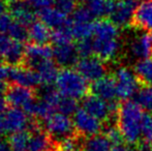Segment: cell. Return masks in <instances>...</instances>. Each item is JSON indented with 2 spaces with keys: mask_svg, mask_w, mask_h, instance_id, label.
I'll list each match as a JSON object with an SVG mask.
<instances>
[{
  "mask_svg": "<svg viewBox=\"0 0 152 151\" xmlns=\"http://www.w3.org/2000/svg\"><path fill=\"white\" fill-rule=\"evenodd\" d=\"M55 6L56 8H58L59 10H61L62 12H64L65 15L74 14V12L76 10L77 6V0H55Z\"/></svg>",
  "mask_w": 152,
  "mask_h": 151,
  "instance_id": "36",
  "label": "cell"
},
{
  "mask_svg": "<svg viewBox=\"0 0 152 151\" xmlns=\"http://www.w3.org/2000/svg\"><path fill=\"white\" fill-rule=\"evenodd\" d=\"M53 58V48L47 44H32L25 49L24 63L27 67L35 69L42 61Z\"/></svg>",
  "mask_w": 152,
  "mask_h": 151,
  "instance_id": "13",
  "label": "cell"
},
{
  "mask_svg": "<svg viewBox=\"0 0 152 151\" xmlns=\"http://www.w3.org/2000/svg\"><path fill=\"white\" fill-rule=\"evenodd\" d=\"M12 65L10 64H0V83H5L7 80H10L12 73Z\"/></svg>",
  "mask_w": 152,
  "mask_h": 151,
  "instance_id": "40",
  "label": "cell"
},
{
  "mask_svg": "<svg viewBox=\"0 0 152 151\" xmlns=\"http://www.w3.org/2000/svg\"><path fill=\"white\" fill-rule=\"evenodd\" d=\"M46 133L55 141H62L66 138L77 135L74 121L69 116L62 113H54L44 122Z\"/></svg>",
  "mask_w": 152,
  "mask_h": 151,
  "instance_id": "3",
  "label": "cell"
},
{
  "mask_svg": "<svg viewBox=\"0 0 152 151\" xmlns=\"http://www.w3.org/2000/svg\"><path fill=\"white\" fill-rule=\"evenodd\" d=\"M143 109L136 101H124L117 112V126L120 129L124 141L128 144L138 145L142 138Z\"/></svg>",
  "mask_w": 152,
  "mask_h": 151,
  "instance_id": "1",
  "label": "cell"
},
{
  "mask_svg": "<svg viewBox=\"0 0 152 151\" xmlns=\"http://www.w3.org/2000/svg\"><path fill=\"white\" fill-rule=\"evenodd\" d=\"M10 150H12V148H10L8 141L0 138V151H10Z\"/></svg>",
  "mask_w": 152,
  "mask_h": 151,
  "instance_id": "42",
  "label": "cell"
},
{
  "mask_svg": "<svg viewBox=\"0 0 152 151\" xmlns=\"http://www.w3.org/2000/svg\"><path fill=\"white\" fill-rule=\"evenodd\" d=\"M111 151H137L136 147H130L128 145H123V144H120V145H115L112 147V150Z\"/></svg>",
  "mask_w": 152,
  "mask_h": 151,
  "instance_id": "41",
  "label": "cell"
},
{
  "mask_svg": "<svg viewBox=\"0 0 152 151\" xmlns=\"http://www.w3.org/2000/svg\"><path fill=\"white\" fill-rule=\"evenodd\" d=\"M136 101L143 110L152 113V85H141L137 92Z\"/></svg>",
  "mask_w": 152,
  "mask_h": 151,
  "instance_id": "28",
  "label": "cell"
},
{
  "mask_svg": "<svg viewBox=\"0 0 152 151\" xmlns=\"http://www.w3.org/2000/svg\"><path fill=\"white\" fill-rule=\"evenodd\" d=\"M80 137H82V136L77 133V135L72 136V137L62 140L57 145V149H58V151H79L80 147L82 146L81 145Z\"/></svg>",
  "mask_w": 152,
  "mask_h": 151,
  "instance_id": "32",
  "label": "cell"
},
{
  "mask_svg": "<svg viewBox=\"0 0 152 151\" xmlns=\"http://www.w3.org/2000/svg\"><path fill=\"white\" fill-rule=\"evenodd\" d=\"M82 104L83 108L88 113H90L95 118L99 119L102 122L109 121L111 117L114 115L111 111L110 105H109L108 101L92 94V93L87 94L85 97H83Z\"/></svg>",
  "mask_w": 152,
  "mask_h": 151,
  "instance_id": "9",
  "label": "cell"
},
{
  "mask_svg": "<svg viewBox=\"0 0 152 151\" xmlns=\"http://www.w3.org/2000/svg\"><path fill=\"white\" fill-rule=\"evenodd\" d=\"M35 71L39 74L42 83L44 85H52L53 83H55L59 74L57 63L54 62L52 59L42 61L36 66Z\"/></svg>",
  "mask_w": 152,
  "mask_h": 151,
  "instance_id": "22",
  "label": "cell"
},
{
  "mask_svg": "<svg viewBox=\"0 0 152 151\" xmlns=\"http://www.w3.org/2000/svg\"><path fill=\"white\" fill-rule=\"evenodd\" d=\"M4 133V126H3V119H2V114H0V135Z\"/></svg>",
  "mask_w": 152,
  "mask_h": 151,
  "instance_id": "44",
  "label": "cell"
},
{
  "mask_svg": "<svg viewBox=\"0 0 152 151\" xmlns=\"http://www.w3.org/2000/svg\"><path fill=\"white\" fill-rule=\"evenodd\" d=\"M130 53L134 57L146 59L152 56V32H144L130 44Z\"/></svg>",
  "mask_w": 152,
  "mask_h": 151,
  "instance_id": "19",
  "label": "cell"
},
{
  "mask_svg": "<svg viewBox=\"0 0 152 151\" xmlns=\"http://www.w3.org/2000/svg\"><path fill=\"white\" fill-rule=\"evenodd\" d=\"M8 35L14 40L24 42L29 38V29H27L25 25L15 21L8 31Z\"/></svg>",
  "mask_w": 152,
  "mask_h": 151,
  "instance_id": "29",
  "label": "cell"
},
{
  "mask_svg": "<svg viewBox=\"0 0 152 151\" xmlns=\"http://www.w3.org/2000/svg\"><path fill=\"white\" fill-rule=\"evenodd\" d=\"M30 133L26 131H20L10 135L8 139V143L10 148L14 151H25L28 148Z\"/></svg>",
  "mask_w": 152,
  "mask_h": 151,
  "instance_id": "27",
  "label": "cell"
},
{
  "mask_svg": "<svg viewBox=\"0 0 152 151\" xmlns=\"http://www.w3.org/2000/svg\"><path fill=\"white\" fill-rule=\"evenodd\" d=\"M79 151H84V150H79Z\"/></svg>",
  "mask_w": 152,
  "mask_h": 151,
  "instance_id": "46",
  "label": "cell"
},
{
  "mask_svg": "<svg viewBox=\"0 0 152 151\" xmlns=\"http://www.w3.org/2000/svg\"><path fill=\"white\" fill-rule=\"evenodd\" d=\"M55 84L57 90L62 95L75 99L85 97L89 90L88 81L77 69H72L69 67L59 71Z\"/></svg>",
  "mask_w": 152,
  "mask_h": 151,
  "instance_id": "2",
  "label": "cell"
},
{
  "mask_svg": "<svg viewBox=\"0 0 152 151\" xmlns=\"http://www.w3.org/2000/svg\"><path fill=\"white\" fill-rule=\"evenodd\" d=\"M120 48L119 37L93 38L94 55L104 62L111 61L117 56Z\"/></svg>",
  "mask_w": 152,
  "mask_h": 151,
  "instance_id": "12",
  "label": "cell"
},
{
  "mask_svg": "<svg viewBox=\"0 0 152 151\" xmlns=\"http://www.w3.org/2000/svg\"><path fill=\"white\" fill-rule=\"evenodd\" d=\"M93 18V15L88 8V6H78L72 14V20L78 23H88L91 22Z\"/></svg>",
  "mask_w": 152,
  "mask_h": 151,
  "instance_id": "34",
  "label": "cell"
},
{
  "mask_svg": "<svg viewBox=\"0 0 152 151\" xmlns=\"http://www.w3.org/2000/svg\"><path fill=\"white\" fill-rule=\"evenodd\" d=\"M14 18L10 14H4L0 16V33L1 34H6L10 31L12 25L14 24Z\"/></svg>",
  "mask_w": 152,
  "mask_h": 151,
  "instance_id": "38",
  "label": "cell"
},
{
  "mask_svg": "<svg viewBox=\"0 0 152 151\" xmlns=\"http://www.w3.org/2000/svg\"><path fill=\"white\" fill-rule=\"evenodd\" d=\"M72 36L70 34L69 30L67 29L66 25L62 28L54 29L52 31V35H51V42H53L54 46H59V44H64L72 42Z\"/></svg>",
  "mask_w": 152,
  "mask_h": 151,
  "instance_id": "30",
  "label": "cell"
},
{
  "mask_svg": "<svg viewBox=\"0 0 152 151\" xmlns=\"http://www.w3.org/2000/svg\"><path fill=\"white\" fill-rule=\"evenodd\" d=\"M79 54L76 46L68 42V44H59L53 48V58L56 61L57 65L62 67H70L76 65L79 61Z\"/></svg>",
  "mask_w": 152,
  "mask_h": 151,
  "instance_id": "15",
  "label": "cell"
},
{
  "mask_svg": "<svg viewBox=\"0 0 152 151\" xmlns=\"http://www.w3.org/2000/svg\"><path fill=\"white\" fill-rule=\"evenodd\" d=\"M27 151H58L52 138L42 128L31 131Z\"/></svg>",
  "mask_w": 152,
  "mask_h": 151,
  "instance_id": "17",
  "label": "cell"
},
{
  "mask_svg": "<svg viewBox=\"0 0 152 151\" xmlns=\"http://www.w3.org/2000/svg\"><path fill=\"white\" fill-rule=\"evenodd\" d=\"M113 145L106 136L96 135L89 137L83 144L84 151H111Z\"/></svg>",
  "mask_w": 152,
  "mask_h": 151,
  "instance_id": "26",
  "label": "cell"
},
{
  "mask_svg": "<svg viewBox=\"0 0 152 151\" xmlns=\"http://www.w3.org/2000/svg\"><path fill=\"white\" fill-rule=\"evenodd\" d=\"M10 80L18 85H22L29 88H36L42 85L40 76L35 69L30 67L23 66H14Z\"/></svg>",
  "mask_w": 152,
  "mask_h": 151,
  "instance_id": "16",
  "label": "cell"
},
{
  "mask_svg": "<svg viewBox=\"0 0 152 151\" xmlns=\"http://www.w3.org/2000/svg\"><path fill=\"white\" fill-rule=\"evenodd\" d=\"M134 73L141 85H152V60L150 58L139 60L134 66Z\"/></svg>",
  "mask_w": 152,
  "mask_h": 151,
  "instance_id": "25",
  "label": "cell"
},
{
  "mask_svg": "<svg viewBox=\"0 0 152 151\" xmlns=\"http://www.w3.org/2000/svg\"><path fill=\"white\" fill-rule=\"evenodd\" d=\"M77 71L88 82H95L107 75L106 62L96 56L79 59L76 64Z\"/></svg>",
  "mask_w": 152,
  "mask_h": 151,
  "instance_id": "6",
  "label": "cell"
},
{
  "mask_svg": "<svg viewBox=\"0 0 152 151\" xmlns=\"http://www.w3.org/2000/svg\"><path fill=\"white\" fill-rule=\"evenodd\" d=\"M6 12V1L5 0H0V16L4 15Z\"/></svg>",
  "mask_w": 152,
  "mask_h": 151,
  "instance_id": "43",
  "label": "cell"
},
{
  "mask_svg": "<svg viewBox=\"0 0 152 151\" xmlns=\"http://www.w3.org/2000/svg\"><path fill=\"white\" fill-rule=\"evenodd\" d=\"M14 42L15 40L10 36L0 33V58L2 59L5 58V56L10 52Z\"/></svg>",
  "mask_w": 152,
  "mask_h": 151,
  "instance_id": "37",
  "label": "cell"
},
{
  "mask_svg": "<svg viewBox=\"0 0 152 151\" xmlns=\"http://www.w3.org/2000/svg\"><path fill=\"white\" fill-rule=\"evenodd\" d=\"M66 27L69 30L72 38H76L78 40L84 39V38H90L94 32V22L78 23L69 20L66 24Z\"/></svg>",
  "mask_w": 152,
  "mask_h": 151,
  "instance_id": "24",
  "label": "cell"
},
{
  "mask_svg": "<svg viewBox=\"0 0 152 151\" xmlns=\"http://www.w3.org/2000/svg\"><path fill=\"white\" fill-rule=\"evenodd\" d=\"M77 51L80 56V58H85V57L93 56L94 50H93V39L90 38H84V39L78 40L77 42Z\"/></svg>",
  "mask_w": 152,
  "mask_h": 151,
  "instance_id": "33",
  "label": "cell"
},
{
  "mask_svg": "<svg viewBox=\"0 0 152 151\" xmlns=\"http://www.w3.org/2000/svg\"><path fill=\"white\" fill-rule=\"evenodd\" d=\"M130 27L152 32V0H142L137 6Z\"/></svg>",
  "mask_w": 152,
  "mask_h": 151,
  "instance_id": "11",
  "label": "cell"
},
{
  "mask_svg": "<svg viewBox=\"0 0 152 151\" xmlns=\"http://www.w3.org/2000/svg\"><path fill=\"white\" fill-rule=\"evenodd\" d=\"M38 16L42 22L53 29H58L64 27L68 23L67 15L62 12L56 7H49L38 12Z\"/></svg>",
  "mask_w": 152,
  "mask_h": 151,
  "instance_id": "20",
  "label": "cell"
},
{
  "mask_svg": "<svg viewBox=\"0 0 152 151\" xmlns=\"http://www.w3.org/2000/svg\"><path fill=\"white\" fill-rule=\"evenodd\" d=\"M10 12L15 21L25 26L27 25L30 26L32 23L35 22V12H33V8L29 5L27 1L20 0V1L10 3Z\"/></svg>",
  "mask_w": 152,
  "mask_h": 151,
  "instance_id": "18",
  "label": "cell"
},
{
  "mask_svg": "<svg viewBox=\"0 0 152 151\" xmlns=\"http://www.w3.org/2000/svg\"><path fill=\"white\" fill-rule=\"evenodd\" d=\"M91 93L106 101H116L117 89H116V79L115 76L106 75L102 79L92 83L90 87Z\"/></svg>",
  "mask_w": 152,
  "mask_h": 151,
  "instance_id": "14",
  "label": "cell"
},
{
  "mask_svg": "<svg viewBox=\"0 0 152 151\" xmlns=\"http://www.w3.org/2000/svg\"><path fill=\"white\" fill-rule=\"evenodd\" d=\"M4 133H14L20 131H25L29 126L28 115L19 108H12L2 114Z\"/></svg>",
  "mask_w": 152,
  "mask_h": 151,
  "instance_id": "10",
  "label": "cell"
},
{
  "mask_svg": "<svg viewBox=\"0 0 152 151\" xmlns=\"http://www.w3.org/2000/svg\"><path fill=\"white\" fill-rule=\"evenodd\" d=\"M6 2H7V3H14V2H17V1H20V0H5Z\"/></svg>",
  "mask_w": 152,
  "mask_h": 151,
  "instance_id": "45",
  "label": "cell"
},
{
  "mask_svg": "<svg viewBox=\"0 0 152 151\" xmlns=\"http://www.w3.org/2000/svg\"><path fill=\"white\" fill-rule=\"evenodd\" d=\"M5 96L8 105L12 106V108H19V109H25L29 104L35 101L34 98L35 94L32 88L18 84L7 87Z\"/></svg>",
  "mask_w": 152,
  "mask_h": 151,
  "instance_id": "8",
  "label": "cell"
},
{
  "mask_svg": "<svg viewBox=\"0 0 152 151\" xmlns=\"http://www.w3.org/2000/svg\"><path fill=\"white\" fill-rule=\"evenodd\" d=\"M139 3V0H117L116 5L110 15V20L119 28L129 26Z\"/></svg>",
  "mask_w": 152,
  "mask_h": 151,
  "instance_id": "7",
  "label": "cell"
},
{
  "mask_svg": "<svg viewBox=\"0 0 152 151\" xmlns=\"http://www.w3.org/2000/svg\"><path fill=\"white\" fill-rule=\"evenodd\" d=\"M52 31L50 27L47 26L42 21H35L29 26V38L33 44H47L51 40Z\"/></svg>",
  "mask_w": 152,
  "mask_h": 151,
  "instance_id": "21",
  "label": "cell"
},
{
  "mask_svg": "<svg viewBox=\"0 0 152 151\" xmlns=\"http://www.w3.org/2000/svg\"><path fill=\"white\" fill-rule=\"evenodd\" d=\"M104 136L108 138L109 141L111 142V144H112L113 146L123 144L124 138H123V136H122L120 129L118 128V126L108 127L107 131L104 133Z\"/></svg>",
  "mask_w": 152,
  "mask_h": 151,
  "instance_id": "35",
  "label": "cell"
},
{
  "mask_svg": "<svg viewBox=\"0 0 152 151\" xmlns=\"http://www.w3.org/2000/svg\"><path fill=\"white\" fill-rule=\"evenodd\" d=\"M57 110H58L60 113L65 114V115H67V116L74 115L75 112L78 110L77 99L61 95V98H60V101H59L58 106H57Z\"/></svg>",
  "mask_w": 152,
  "mask_h": 151,
  "instance_id": "31",
  "label": "cell"
},
{
  "mask_svg": "<svg viewBox=\"0 0 152 151\" xmlns=\"http://www.w3.org/2000/svg\"><path fill=\"white\" fill-rule=\"evenodd\" d=\"M26 1L33 9L40 12L45 8L52 7V4L55 0H26Z\"/></svg>",
  "mask_w": 152,
  "mask_h": 151,
  "instance_id": "39",
  "label": "cell"
},
{
  "mask_svg": "<svg viewBox=\"0 0 152 151\" xmlns=\"http://www.w3.org/2000/svg\"><path fill=\"white\" fill-rule=\"evenodd\" d=\"M114 76L116 79L117 97L120 101H128L140 89L139 86L141 84L136 74L127 67H119Z\"/></svg>",
  "mask_w": 152,
  "mask_h": 151,
  "instance_id": "4",
  "label": "cell"
},
{
  "mask_svg": "<svg viewBox=\"0 0 152 151\" xmlns=\"http://www.w3.org/2000/svg\"><path fill=\"white\" fill-rule=\"evenodd\" d=\"M93 36L95 38L119 37V27L111 20L102 19L94 22Z\"/></svg>",
  "mask_w": 152,
  "mask_h": 151,
  "instance_id": "23",
  "label": "cell"
},
{
  "mask_svg": "<svg viewBox=\"0 0 152 151\" xmlns=\"http://www.w3.org/2000/svg\"><path fill=\"white\" fill-rule=\"evenodd\" d=\"M72 121L76 131L82 137H92L99 135L102 128V122L92 116L84 108H79L72 115Z\"/></svg>",
  "mask_w": 152,
  "mask_h": 151,
  "instance_id": "5",
  "label": "cell"
}]
</instances>
